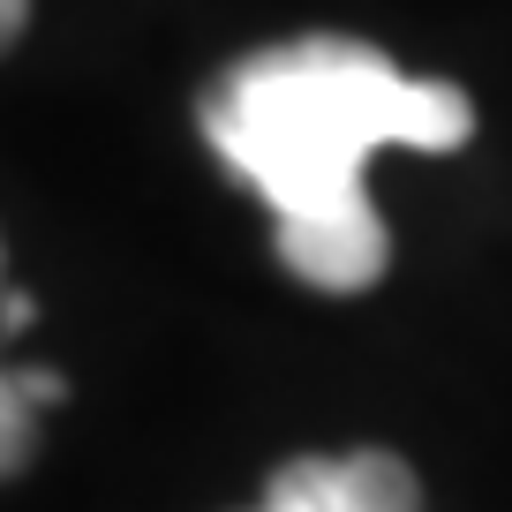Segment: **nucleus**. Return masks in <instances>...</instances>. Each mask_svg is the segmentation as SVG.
<instances>
[{"instance_id":"obj_3","label":"nucleus","mask_w":512,"mask_h":512,"mask_svg":"<svg viewBox=\"0 0 512 512\" xmlns=\"http://www.w3.org/2000/svg\"><path fill=\"white\" fill-rule=\"evenodd\" d=\"M61 400L53 369H0V475H16L38 445V407Z\"/></svg>"},{"instance_id":"obj_4","label":"nucleus","mask_w":512,"mask_h":512,"mask_svg":"<svg viewBox=\"0 0 512 512\" xmlns=\"http://www.w3.org/2000/svg\"><path fill=\"white\" fill-rule=\"evenodd\" d=\"M23 16H31V0H0V46H16Z\"/></svg>"},{"instance_id":"obj_1","label":"nucleus","mask_w":512,"mask_h":512,"mask_svg":"<svg viewBox=\"0 0 512 512\" xmlns=\"http://www.w3.org/2000/svg\"><path fill=\"white\" fill-rule=\"evenodd\" d=\"M204 144L272 211L287 272L324 294H362L392 264V234L369 211L362 166L377 151H460L475 106L460 83L407 76L362 38H294L234 61L196 106Z\"/></svg>"},{"instance_id":"obj_2","label":"nucleus","mask_w":512,"mask_h":512,"mask_svg":"<svg viewBox=\"0 0 512 512\" xmlns=\"http://www.w3.org/2000/svg\"><path fill=\"white\" fill-rule=\"evenodd\" d=\"M249 512H422V490L392 452H309L279 467Z\"/></svg>"}]
</instances>
